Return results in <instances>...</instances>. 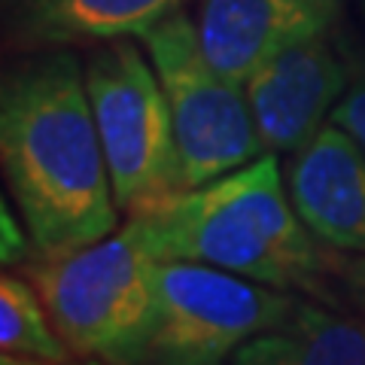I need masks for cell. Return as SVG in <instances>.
<instances>
[{
  "mask_svg": "<svg viewBox=\"0 0 365 365\" xmlns=\"http://www.w3.org/2000/svg\"><path fill=\"white\" fill-rule=\"evenodd\" d=\"M0 162L34 256L98 244L119 228L86 64L71 49H46L4 76Z\"/></svg>",
  "mask_w": 365,
  "mask_h": 365,
  "instance_id": "1",
  "label": "cell"
},
{
  "mask_svg": "<svg viewBox=\"0 0 365 365\" xmlns=\"http://www.w3.org/2000/svg\"><path fill=\"white\" fill-rule=\"evenodd\" d=\"M162 262H198L283 292H323L332 274L323 244L299 220L274 155L180 192L137 216Z\"/></svg>",
  "mask_w": 365,
  "mask_h": 365,
  "instance_id": "2",
  "label": "cell"
},
{
  "mask_svg": "<svg viewBox=\"0 0 365 365\" xmlns=\"http://www.w3.org/2000/svg\"><path fill=\"white\" fill-rule=\"evenodd\" d=\"M158 265L162 259L140 225L128 220L98 244L34 256L25 274L73 356L143 365L155 319Z\"/></svg>",
  "mask_w": 365,
  "mask_h": 365,
  "instance_id": "3",
  "label": "cell"
},
{
  "mask_svg": "<svg viewBox=\"0 0 365 365\" xmlns=\"http://www.w3.org/2000/svg\"><path fill=\"white\" fill-rule=\"evenodd\" d=\"M83 64L113 195L125 220H137L186 192L162 79L134 40L101 43Z\"/></svg>",
  "mask_w": 365,
  "mask_h": 365,
  "instance_id": "4",
  "label": "cell"
},
{
  "mask_svg": "<svg viewBox=\"0 0 365 365\" xmlns=\"http://www.w3.org/2000/svg\"><path fill=\"white\" fill-rule=\"evenodd\" d=\"M140 46L162 79L186 189L268 155L247 104V88L213 67L186 9L146 31Z\"/></svg>",
  "mask_w": 365,
  "mask_h": 365,
  "instance_id": "5",
  "label": "cell"
},
{
  "mask_svg": "<svg viewBox=\"0 0 365 365\" xmlns=\"http://www.w3.org/2000/svg\"><path fill=\"white\" fill-rule=\"evenodd\" d=\"M295 307L299 295L241 274L198 262H162L143 365H228L247 341L280 329Z\"/></svg>",
  "mask_w": 365,
  "mask_h": 365,
  "instance_id": "6",
  "label": "cell"
},
{
  "mask_svg": "<svg viewBox=\"0 0 365 365\" xmlns=\"http://www.w3.org/2000/svg\"><path fill=\"white\" fill-rule=\"evenodd\" d=\"M350 83L347 46L332 34H319L247 79V104L265 153H299L332 122V110Z\"/></svg>",
  "mask_w": 365,
  "mask_h": 365,
  "instance_id": "7",
  "label": "cell"
},
{
  "mask_svg": "<svg viewBox=\"0 0 365 365\" xmlns=\"http://www.w3.org/2000/svg\"><path fill=\"white\" fill-rule=\"evenodd\" d=\"M344 0H198L195 28L222 76L247 86L262 64L319 34H332Z\"/></svg>",
  "mask_w": 365,
  "mask_h": 365,
  "instance_id": "8",
  "label": "cell"
},
{
  "mask_svg": "<svg viewBox=\"0 0 365 365\" xmlns=\"http://www.w3.org/2000/svg\"><path fill=\"white\" fill-rule=\"evenodd\" d=\"M289 201L304 228L332 253H365V153L329 122L311 143L292 153Z\"/></svg>",
  "mask_w": 365,
  "mask_h": 365,
  "instance_id": "9",
  "label": "cell"
},
{
  "mask_svg": "<svg viewBox=\"0 0 365 365\" xmlns=\"http://www.w3.org/2000/svg\"><path fill=\"white\" fill-rule=\"evenodd\" d=\"M189 0H6V31L25 49L140 40Z\"/></svg>",
  "mask_w": 365,
  "mask_h": 365,
  "instance_id": "10",
  "label": "cell"
},
{
  "mask_svg": "<svg viewBox=\"0 0 365 365\" xmlns=\"http://www.w3.org/2000/svg\"><path fill=\"white\" fill-rule=\"evenodd\" d=\"M228 365H365V326L299 299L287 323L247 341Z\"/></svg>",
  "mask_w": 365,
  "mask_h": 365,
  "instance_id": "11",
  "label": "cell"
},
{
  "mask_svg": "<svg viewBox=\"0 0 365 365\" xmlns=\"http://www.w3.org/2000/svg\"><path fill=\"white\" fill-rule=\"evenodd\" d=\"M0 350L64 365L73 356L55 332L49 311L28 277L6 271L0 277Z\"/></svg>",
  "mask_w": 365,
  "mask_h": 365,
  "instance_id": "12",
  "label": "cell"
},
{
  "mask_svg": "<svg viewBox=\"0 0 365 365\" xmlns=\"http://www.w3.org/2000/svg\"><path fill=\"white\" fill-rule=\"evenodd\" d=\"M347 58H350V83L344 95H341L338 107L332 110V122L338 128H344L365 153V52L347 46Z\"/></svg>",
  "mask_w": 365,
  "mask_h": 365,
  "instance_id": "13",
  "label": "cell"
},
{
  "mask_svg": "<svg viewBox=\"0 0 365 365\" xmlns=\"http://www.w3.org/2000/svg\"><path fill=\"white\" fill-rule=\"evenodd\" d=\"M34 256V244L28 235V225L21 222V216L13 213L9 201L0 204V259L4 265H21V262H31Z\"/></svg>",
  "mask_w": 365,
  "mask_h": 365,
  "instance_id": "14",
  "label": "cell"
},
{
  "mask_svg": "<svg viewBox=\"0 0 365 365\" xmlns=\"http://www.w3.org/2000/svg\"><path fill=\"white\" fill-rule=\"evenodd\" d=\"M329 268H332V277L344 287L350 304L365 317V253H332Z\"/></svg>",
  "mask_w": 365,
  "mask_h": 365,
  "instance_id": "15",
  "label": "cell"
},
{
  "mask_svg": "<svg viewBox=\"0 0 365 365\" xmlns=\"http://www.w3.org/2000/svg\"><path fill=\"white\" fill-rule=\"evenodd\" d=\"M0 365H58V362H46V359H34V356H16V353H4Z\"/></svg>",
  "mask_w": 365,
  "mask_h": 365,
  "instance_id": "16",
  "label": "cell"
},
{
  "mask_svg": "<svg viewBox=\"0 0 365 365\" xmlns=\"http://www.w3.org/2000/svg\"><path fill=\"white\" fill-rule=\"evenodd\" d=\"M359 19H362V25H365V0H359Z\"/></svg>",
  "mask_w": 365,
  "mask_h": 365,
  "instance_id": "17",
  "label": "cell"
},
{
  "mask_svg": "<svg viewBox=\"0 0 365 365\" xmlns=\"http://www.w3.org/2000/svg\"><path fill=\"white\" fill-rule=\"evenodd\" d=\"M86 365H104V362H91V359H86Z\"/></svg>",
  "mask_w": 365,
  "mask_h": 365,
  "instance_id": "18",
  "label": "cell"
}]
</instances>
